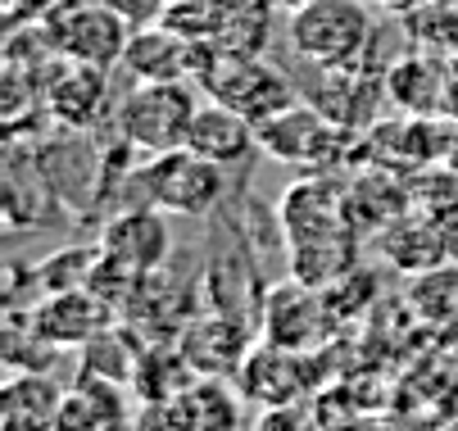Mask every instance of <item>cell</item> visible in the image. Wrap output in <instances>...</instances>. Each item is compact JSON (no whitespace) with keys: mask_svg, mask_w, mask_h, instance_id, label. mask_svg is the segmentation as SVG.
Masks as SVG:
<instances>
[{"mask_svg":"<svg viewBox=\"0 0 458 431\" xmlns=\"http://www.w3.org/2000/svg\"><path fill=\"white\" fill-rule=\"evenodd\" d=\"M191 82H137L118 100V132L141 155H164L186 146V128L195 118Z\"/></svg>","mask_w":458,"mask_h":431,"instance_id":"obj_1","label":"cell"},{"mask_svg":"<svg viewBox=\"0 0 458 431\" xmlns=\"http://www.w3.org/2000/svg\"><path fill=\"white\" fill-rule=\"evenodd\" d=\"M372 37V19L359 0H313L291 14V50L318 69H350Z\"/></svg>","mask_w":458,"mask_h":431,"instance_id":"obj_2","label":"cell"},{"mask_svg":"<svg viewBox=\"0 0 458 431\" xmlns=\"http://www.w3.org/2000/svg\"><path fill=\"white\" fill-rule=\"evenodd\" d=\"M141 191L155 209L177 218H205L223 200V164L195 155L186 146L150 155L141 168Z\"/></svg>","mask_w":458,"mask_h":431,"instance_id":"obj_3","label":"cell"},{"mask_svg":"<svg viewBox=\"0 0 458 431\" xmlns=\"http://www.w3.org/2000/svg\"><path fill=\"white\" fill-rule=\"evenodd\" d=\"M205 87H209L214 100H223L227 109L245 114L254 128H259L264 118H273V114H282V109L295 105L291 78H286L277 64H268L264 55H232V50H223L218 64H214V73L205 78Z\"/></svg>","mask_w":458,"mask_h":431,"instance_id":"obj_4","label":"cell"},{"mask_svg":"<svg viewBox=\"0 0 458 431\" xmlns=\"http://www.w3.org/2000/svg\"><path fill=\"white\" fill-rule=\"evenodd\" d=\"M46 37H50V50L55 55L109 73L114 64H123V50H127L132 28L96 0V5H73V10H64L59 19H50Z\"/></svg>","mask_w":458,"mask_h":431,"instance_id":"obj_5","label":"cell"},{"mask_svg":"<svg viewBox=\"0 0 458 431\" xmlns=\"http://www.w3.org/2000/svg\"><path fill=\"white\" fill-rule=\"evenodd\" d=\"M100 255H105V264H114L127 277L155 273L168 259V223H164V209L150 205V209L118 214L105 227V236H100Z\"/></svg>","mask_w":458,"mask_h":431,"instance_id":"obj_6","label":"cell"},{"mask_svg":"<svg viewBox=\"0 0 458 431\" xmlns=\"http://www.w3.org/2000/svg\"><path fill=\"white\" fill-rule=\"evenodd\" d=\"M123 69L132 82H195V41L173 32L168 23H150L127 37Z\"/></svg>","mask_w":458,"mask_h":431,"instance_id":"obj_7","label":"cell"},{"mask_svg":"<svg viewBox=\"0 0 458 431\" xmlns=\"http://www.w3.org/2000/svg\"><path fill=\"white\" fill-rule=\"evenodd\" d=\"M254 137H259V150L282 159V164H318L332 150V123L313 105H291V109L259 123Z\"/></svg>","mask_w":458,"mask_h":431,"instance_id":"obj_8","label":"cell"},{"mask_svg":"<svg viewBox=\"0 0 458 431\" xmlns=\"http://www.w3.org/2000/svg\"><path fill=\"white\" fill-rule=\"evenodd\" d=\"M100 332H105V300L91 295L87 286L46 295L41 309L32 314V336H41L55 350L59 345H87Z\"/></svg>","mask_w":458,"mask_h":431,"instance_id":"obj_9","label":"cell"},{"mask_svg":"<svg viewBox=\"0 0 458 431\" xmlns=\"http://www.w3.org/2000/svg\"><path fill=\"white\" fill-rule=\"evenodd\" d=\"M254 146H259L254 123H250L245 114L227 109L223 100L200 105V109H195V118H191V128H186V150L205 155V159H214V164H223V168L250 159Z\"/></svg>","mask_w":458,"mask_h":431,"instance_id":"obj_10","label":"cell"},{"mask_svg":"<svg viewBox=\"0 0 458 431\" xmlns=\"http://www.w3.org/2000/svg\"><path fill=\"white\" fill-rule=\"evenodd\" d=\"M123 427H127V409H123L118 382L82 373V382L59 404V427L55 431H123Z\"/></svg>","mask_w":458,"mask_h":431,"instance_id":"obj_11","label":"cell"},{"mask_svg":"<svg viewBox=\"0 0 458 431\" xmlns=\"http://www.w3.org/2000/svg\"><path fill=\"white\" fill-rule=\"evenodd\" d=\"M59 404H64V391L28 368V373H14V382L0 395V418H5V431H55Z\"/></svg>","mask_w":458,"mask_h":431,"instance_id":"obj_12","label":"cell"},{"mask_svg":"<svg viewBox=\"0 0 458 431\" xmlns=\"http://www.w3.org/2000/svg\"><path fill=\"white\" fill-rule=\"evenodd\" d=\"M105 105V69L91 64H64L59 78L50 82V114L69 128H87Z\"/></svg>","mask_w":458,"mask_h":431,"instance_id":"obj_13","label":"cell"},{"mask_svg":"<svg viewBox=\"0 0 458 431\" xmlns=\"http://www.w3.org/2000/svg\"><path fill=\"white\" fill-rule=\"evenodd\" d=\"M409 309L418 314V323H427L436 332H458V259L413 273Z\"/></svg>","mask_w":458,"mask_h":431,"instance_id":"obj_14","label":"cell"},{"mask_svg":"<svg viewBox=\"0 0 458 431\" xmlns=\"http://www.w3.org/2000/svg\"><path fill=\"white\" fill-rule=\"evenodd\" d=\"M273 0H218V46L232 55H264Z\"/></svg>","mask_w":458,"mask_h":431,"instance_id":"obj_15","label":"cell"},{"mask_svg":"<svg viewBox=\"0 0 458 431\" xmlns=\"http://www.w3.org/2000/svg\"><path fill=\"white\" fill-rule=\"evenodd\" d=\"M286 318V327H277L273 332V345H286V350H309L313 345V336H318V300L309 295V291H300V286H282V291H273L268 295V323H282Z\"/></svg>","mask_w":458,"mask_h":431,"instance_id":"obj_16","label":"cell"},{"mask_svg":"<svg viewBox=\"0 0 458 431\" xmlns=\"http://www.w3.org/2000/svg\"><path fill=\"white\" fill-rule=\"evenodd\" d=\"M390 96H395L400 105H409L413 114H427L436 105H445V87L449 78L436 69V59H404V64L390 69Z\"/></svg>","mask_w":458,"mask_h":431,"instance_id":"obj_17","label":"cell"},{"mask_svg":"<svg viewBox=\"0 0 458 431\" xmlns=\"http://www.w3.org/2000/svg\"><path fill=\"white\" fill-rule=\"evenodd\" d=\"M105 10H114L127 28H150V23H164V10H168V0H100Z\"/></svg>","mask_w":458,"mask_h":431,"instance_id":"obj_18","label":"cell"},{"mask_svg":"<svg viewBox=\"0 0 458 431\" xmlns=\"http://www.w3.org/2000/svg\"><path fill=\"white\" fill-rule=\"evenodd\" d=\"M445 114L458 118V69L449 73V87H445Z\"/></svg>","mask_w":458,"mask_h":431,"instance_id":"obj_19","label":"cell"},{"mask_svg":"<svg viewBox=\"0 0 458 431\" xmlns=\"http://www.w3.org/2000/svg\"><path fill=\"white\" fill-rule=\"evenodd\" d=\"M304 5H313V0H273V10H282V14H295Z\"/></svg>","mask_w":458,"mask_h":431,"instance_id":"obj_20","label":"cell"}]
</instances>
